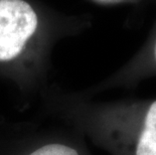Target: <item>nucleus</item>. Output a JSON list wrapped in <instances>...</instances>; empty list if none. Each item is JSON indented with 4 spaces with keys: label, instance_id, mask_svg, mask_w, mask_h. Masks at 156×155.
<instances>
[{
    "label": "nucleus",
    "instance_id": "obj_1",
    "mask_svg": "<svg viewBox=\"0 0 156 155\" xmlns=\"http://www.w3.org/2000/svg\"><path fill=\"white\" fill-rule=\"evenodd\" d=\"M45 47L34 6L26 0H0V70L23 91L37 84Z\"/></svg>",
    "mask_w": 156,
    "mask_h": 155
},
{
    "label": "nucleus",
    "instance_id": "obj_2",
    "mask_svg": "<svg viewBox=\"0 0 156 155\" xmlns=\"http://www.w3.org/2000/svg\"><path fill=\"white\" fill-rule=\"evenodd\" d=\"M0 155H87L75 132L48 128L0 138Z\"/></svg>",
    "mask_w": 156,
    "mask_h": 155
},
{
    "label": "nucleus",
    "instance_id": "obj_3",
    "mask_svg": "<svg viewBox=\"0 0 156 155\" xmlns=\"http://www.w3.org/2000/svg\"><path fill=\"white\" fill-rule=\"evenodd\" d=\"M133 155H156V101L149 106L134 145Z\"/></svg>",
    "mask_w": 156,
    "mask_h": 155
},
{
    "label": "nucleus",
    "instance_id": "obj_4",
    "mask_svg": "<svg viewBox=\"0 0 156 155\" xmlns=\"http://www.w3.org/2000/svg\"><path fill=\"white\" fill-rule=\"evenodd\" d=\"M155 57H156V45H155Z\"/></svg>",
    "mask_w": 156,
    "mask_h": 155
}]
</instances>
